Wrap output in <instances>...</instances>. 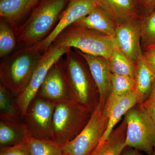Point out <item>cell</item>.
I'll use <instances>...</instances> for the list:
<instances>
[{
	"label": "cell",
	"instance_id": "6da1fadb",
	"mask_svg": "<svg viewBox=\"0 0 155 155\" xmlns=\"http://www.w3.org/2000/svg\"><path fill=\"white\" fill-rule=\"evenodd\" d=\"M68 0H41L30 17L16 29L17 40L32 47L44 40L56 27Z\"/></svg>",
	"mask_w": 155,
	"mask_h": 155
},
{
	"label": "cell",
	"instance_id": "7a4b0ae2",
	"mask_svg": "<svg viewBox=\"0 0 155 155\" xmlns=\"http://www.w3.org/2000/svg\"><path fill=\"white\" fill-rule=\"evenodd\" d=\"M43 56L33 46L17 50L1 62L0 84L16 97L28 85Z\"/></svg>",
	"mask_w": 155,
	"mask_h": 155
},
{
	"label": "cell",
	"instance_id": "3957f363",
	"mask_svg": "<svg viewBox=\"0 0 155 155\" xmlns=\"http://www.w3.org/2000/svg\"><path fill=\"white\" fill-rule=\"evenodd\" d=\"M51 46L58 48H74L82 52L107 60L116 49L114 38L75 24L63 31Z\"/></svg>",
	"mask_w": 155,
	"mask_h": 155
},
{
	"label": "cell",
	"instance_id": "277c9868",
	"mask_svg": "<svg viewBox=\"0 0 155 155\" xmlns=\"http://www.w3.org/2000/svg\"><path fill=\"white\" fill-rule=\"evenodd\" d=\"M64 56V64L73 101L93 112L97 105L95 99V87H97L88 65L86 67V61L83 62L85 60L83 61V57L71 48Z\"/></svg>",
	"mask_w": 155,
	"mask_h": 155
},
{
	"label": "cell",
	"instance_id": "5b68a950",
	"mask_svg": "<svg viewBox=\"0 0 155 155\" xmlns=\"http://www.w3.org/2000/svg\"><path fill=\"white\" fill-rule=\"evenodd\" d=\"M92 112L75 101L57 103L53 115V140L63 145L76 137Z\"/></svg>",
	"mask_w": 155,
	"mask_h": 155
},
{
	"label": "cell",
	"instance_id": "8992f818",
	"mask_svg": "<svg viewBox=\"0 0 155 155\" xmlns=\"http://www.w3.org/2000/svg\"><path fill=\"white\" fill-rule=\"evenodd\" d=\"M126 146L152 155L155 150V123L139 106L125 114Z\"/></svg>",
	"mask_w": 155,
	"mask_h": 155
},
{
	"label": "cell",
	"instance_id": "52a82bcc",
	"mask_svg": "<svg viewBox=\"0 0 155 155\" xmlns=\"http://www.w3.org/2000/svg\"><path fill=\"white\" fill-rule=\"evenodd\" d=\"M105 102H99L87 125L72 140L62 145L65 155H89L97 146L107 127Z\"/></svg>",
	"mask_w": 155,
	"mask_h": 155
},
{
	"label": "cell",
	"instance_id": "ba28073f",
	"mask_svg": "<svg viewBox=\"0 0 155 155\" xmlns=\"http://www.w3.org/2000/svg\"><path fill=\"white\" fill-rule=\"evenodd\" d=\"M57 102L37 96L28 106L22 119L29 135L41 140H53V115Z\"/></svg>",
	"mask_w": 155,
	"mask_h": 155
},
{
	"label": "cell",
	"instance_id": "9c48e42d",
	"mask_svg": "<svg viewBox=\"0 0 155 155\" xmlns=\"http://www.w3.org/2000/svg\"><path fill=\"white\" fill-rule=\"evenodd\" d=\"M70 49L58 48L51 46L43 54L41 61L35 69L28 85L20 94L15 97L16 104L22 119L26 114L31 102L36 96L49 70Z\"/></svg>",
	"mask_w": 155,
	"mask_h": 155
},
{
	"label": "cell",
	"instance_id": "30bf717a",
	"mask_svg": "<svg viewBox=\"0 0 155 155\" xmlns=\"http://www.w3.org/2000/svg\"><path fill=\"white\" fill-rule=\"evenodd\" d=\"M36 96L57 103L73 100L63 57L49 70Z\"/></svg>",
	"mask_w": 155,
	"mask_h": 155
},
{
	"label": "cell",
	"instance_id": "8fae6325",
	"mask_svg": "<svg viewBox=\"0 0 155 155\" xmlns=\"http://www.w3.org/2000/svg\"><path fill=\"white\" fill-rule=\"evenodd\" d=\"M97 6L96 0H69L67 8L62 13L53 31L34 47L41 54H44L63 31L86 17Z\"/></svg>",
	"mask_w": 155,
	"mask_h": 155
},
{
	"label": "cell",
	"instance_id": "7c38bea8",
	"mask_svg": "<svg viewBox=\"0 0 155 155\" xmlns=\"http://www.w3.org/2000/svg\"><path fill=\"white\" fill-rule=\"evenodd\" d=\"M140 19L117 25L114 38L116 49L135 64L143 55Z\"/></svg>",
	"mask_w": 155,
	"mask_h": 155
},
{
	"label": "cell",
	"instance_id": "4fadbf2b",
	"mask_svg": "<svg viewBox=\"0 0 155 155\" xmlns=\"http://www.w3.org/2000/svg\"><path fill=\"white\" fill-rule=\"evenodd\" d=\"M83 57L88 65L89 69L97 89L99 102H106L110 90L112 74L109 60L103 57L89 54L77 51Z\"/></svg>",
	"mask_w": 155,
	"mask_h": 155
},
{
	"label": "cell",
	"instance_id": "5bb4252c",
	"mask_svg": "<svg viewBox=\"0 0 155 155\" xmlns=\"http://www.w3.org/2000/svg\"><path fill=\"white\" fill-rule=\"evenodd\" d=\"M98 6L117 25L141 19L135 0H96Z\"/></svg>",
	"mask_w": 155,
	"mask_h": 155
},
{
	"label": "cell",
	"instance_id": "9a60e30c",
	"mask_svg": "<svg viewBox=\"0 0 155 155\" xmlns=\"http://www.w3.org/2000/svg\"><path fill=\"white\" fill-rule=\"evenodd\" d=\"M140 98L135 90L120 98L111 110L109 115L107 127L98 145L102 144L107 140L122 116L137 104H140Z\"/></svg>",
	"mask_w": 155,
	"mask_h": 155
},
{
	"label": "cell",
	"instance_id": "2e32d148",
	"mask_svg": "<svg viewBox=\"0 0 155 155\" xmlns=\"http://www.w3.org/2000/svg\"><path fill=\"white\" fill-rule=\"evenodd\" d=\"M73 24L97 31L115 38L117 25L98 6Z\"/></svg>",
	"mask_w": 155,
	"mask_h": 155
},
{
	"label": "cell",
	"instance_id": "e0dca14e",
	"mask_svg": "<svg viewBox=\"0 0 155 155\" xmlns=\"http://www.w3.org/2000/svg\"><path fill=\"white\" fill-rule=\"evenodd\" d=\"M135 87L134 78L112 73L110 93L104 106L105 114L109 117L111 110L116 102L123 96L135 90Z\"/></svg>",
	"mask_w": 155,
	"mask_h": 155
},
{
	"label": "cell",
	"instance_id": "ac0fdd59",
	"mask_svg": "<svg viewBox=\"0 0 155 155\" xmlns=\"http://www.w3.org/2000/svg\"><path fill=\"white\" fill-rule=\"evenodd\" d=\"M35 0H0V16L17 28V23L35 5Z\"/></svg>",
	"mask_w": 155,
	"mask_h": 155
},
{
	"label": "cell",
	"instance_id": "d6986e66",
	"mask_svg": "<svg viewBox=\"0 0 155 155\" xmlns=\"http://www.w3.org/2000/svg\"><path fill=\"white\" fill-rule=\"evenodd\" d=\"M127 124L124 119L123 122L114 128L104 143L97 145L89 155H120L126 147Z\"/></svg>",
	"mask_w": 155,
	"mask_h": 155
},
{
	"label": "cell",
	"instance_id": "ffe728a7",
	"mask_svg": "<svg viewBox=\"0 0 155 155\" xmlns=\"http://www.w3.org/2000/svg\"><path fill=\"white\" fill-rule=\"evenodd\" d=\"M30 136L27 126L23 122L0 121L1 148L13 146L26 141Z\"/></svg>",
	"mask_w": 155,
	"mask_h": 155
},
{
	"label": "cell",
	"instance_id": "44dd1931",
	"mask_svg": "<svg viewBox=\"0 0 155 155\" xmlns=\"http://www.w3.org/2000/svg\"><path fill=\"white\" fill-rule=\"evenodd\" d=\"M135 81V90L141 104L149 95L155 81V73L148 66L143 55L136 64Z\"/></svg>",
	"mask_w": 155,
	"mask_h": 155
},
{
	"label": "cell",
	"instance_id": "7402d4cb",
	"mask_svg": "<svg viewBox=\"0 0 155 155\" xmlns=\"http://www.w3.org/2000/svg\"><path fill=\"white\" fill-rule=\"evenodd\" d=\"M0 119L14 122H22L15 97L5 87L0 84Z\"/></svg>",
	"mask_w": 155,
	"mask_h": 155
},
{
	"label": "cell",
	"instance_id": "603a6c76",
	"mask_svg": "<svg viewBox=\"0 0 155 155\" xmlns=\"http://www.w3.org/2000/svg\"><path fill=\"white\" fill-rule=\"evenodd\" d=\"M112 73L135 78L136 64L120 50H114L109 59Z\"/></svg>",
	"mask_w": 155,
	"mask_h": 155
},
{
	"label": "cell",
	"instance_id": "cb8c5ba5",
	"mask_svg": "<svg viewBox=\"0 0 155 155\" xmlns=\"http://www.w3.org/2000/svg\"><path fill=\"white\" fill-rule=\"evenodd\" d=\"M28 140L30 155H65L62 145L53 140H41L29 136Z\"/></svg>",
	"mask_w": 155,
	"mask_h": 155
},
{
	"label": "cell",
	"instance_id": "d4e9b609",
	"mask_svg": "<svg viewBox=\"0 0 155 155\" xmlns=\"http://www.w3.org/2000/svg\"><path fill=\"white\" fill-rule=\"evenodd\" d=\"M16 28L4 19L0 21V57L3 58L15 49L17 44Z\"/></svg>",
	"mask_w": 155,
	"mask_h": 155
},
{
	"label": "cell",
	"instance_id": "484cf974",
	"mask_svg": "<svg viewBox=\"0 0 155 155\" xmlns=\"http://www.w3.org/2000/svg\"><path fill=\"white\" fill-rule=\"evenodd\" d=\"M140 20L141 46L145 51L155 47V10L142 14Z\"/></svg>",
	"mask_w": 155,
	"mask_h": 155
},
{
	"label": "cell",
	"instance_id": "4316f807",
	"mask_svg": "<svg viewBox=\"0 0 155 155\" xmlns=\"http://www.w3.org/2000/svg\"><path fill=\"white\" fill-rule=\"evenodd\" d=\"M0 155H30L28 140L13 146L1 148Z\"/></svg>",
	"mask_w": 155,
	"mask_h": 155
},
{
	"label": "cell",
	"instance_id": "83f0119b",
	"mask_svg": "<svg viewBox=\"0 0 155 155\" xmlns=\"http://www.w3.org/2000/svg\"><path fill=\"white\" fill-rule=\"evenodd\" d=\"M138 105L150 115L155 123V81L149 95Z\"/></svg>",
	"mask_w": 155,
	"mask_h": 155
},
{
	"label": "cell",
	"instance_id": "f1b7e54d",
	"mask_svg": "<svg viewBox=\"0 0 155 155\" xmlns=\"http://www.w3.org/2000/svg\"><path fill=\"white\" fill-rule=\"evenodd\" d=\"M142 14L150 13L155 10V0H135Z\"/></svg>",
	"mask_w": 155,
	"mask_h": 155
},
{
	"label": "cell",
	"instance_id": "f546056e",
	"mask_svg": "<svg viewBox=\"0 0 155 155\" xmlns=\"http://www.w3.org/2000/svg\"><path fill=\"white\" fill-rule=\"evenodd\" d=\"M143 56L148 66L155 73V47L143 51Z\"/></svg>",
	"mask_w": 155,
	"mask_h": 155
},
{
	"label": "cell",
	"instance_id": "4dcf8cb0",
	"mask_svg": "<svg viewBox=\"0 0 155 155\" xmlns=\"http://www.w3.org/2000/svg\"><path fill=\"white\" fill-rule=\"evenodd\" d=\"M120 155H143L142 153L140 152V151L132 148L129 147H126L124 149L123 151Z\"/></svg>",
	"mask_w": 155,
	"mask_h": 155
},
{
	"label": "cell",
	"instance_id": "1f68e13d",
	"mask_svg": "<svg viewBox=\"0 0 155 155\" xmlns=\"http://www.w3.org/2000/svg\"><path fill=\"white\" fill-rule=\"evenodd\" d=\"M153 154H154L155 155V150L154 151Z\"/></svg>",
	"mask_w": 155,
	"mask_h": 155
},
{
	"label": "cell",
	"instance_id": "d6a6232c",
	"mask_svg": "<svg viewBox=\"0 0 155 155\" xmlns=\"http://www.w3.org/2000/svg\"><path fill=\"white\" fill-rule=\"evenodd\" d=\"M35 2H38V0H35Z\"/></svg>",
	"mask_w": 155,
	"mask_h": 155
},
{
	"label": "cell",
	"instance_id": "836d02e7",
	"mask_svg": "<svg viewBox=\"0 0 155 155\" xmlns=\"http://www.w3.org/2000/svg\"><path fill=\"white\" fill-rule=\"evenodd\" d=\"M152 155H155V154H153Z\"/></svg>",
	"mask_w": 155,
	"mask_h": 155
},
{
	"label": "cell",
	"instance_id": "e575fe53",
	"mask_svg": "<svg viewBox=\"0 0 155 155\" xmlns=\"http://www.w3.org/2000/svg\"></svg>",
	"mask_w": 155,
	"mask_h": 155
}]
</instances>
